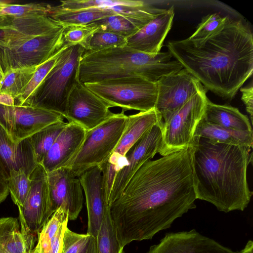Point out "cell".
<instances>
[{
    "label": "cell",
    "instance_id": "obj_1",
    "mask_svg": "<svg viewBox=\"0 0 253 253\" xmlns=\"http://www.w3.org/2000/svg\"><path fill=\"white\" fill-rule=\"evenodd\" d=\"M197 199L188 149L146 162L109 207L118 239H151L195 209Z\"/></svg>",
    "mask_w": 253,
    "mask_h": 253
},
{
    "label": "cell",
    "instance_id": "obj_2",
    "mask_svg": "<svg viewBox=\"0 0 253 253\" xmlns=\"http://www.w3.org/2000/svg\"><path fill=\"white\" fill-rule=\"evenodd\" d=\"M167 47L207 90L225 99H233L253 74V34L240 20L230 19L221 30L201 42L170 41Z\"/></svg>",
    "mask_w": 253,
    "mask_h": 253
},
{
    "label": "cell",
    "instance_id": "obj_3",
    "mask_svg": "<svg viewBox=\"0 0 253 253\" xmlns=\"http://www.w3.org/2000/svg\"><path fill=\"white\" fill-rule=\"evenodd\" d=\"M188 149L197 199L226 213L243 211L253 195L247 179L251 148L193 136Z\"/></svg>",
    "mask_w": 253,
    "mask_h": 253
},
{
    "label": "cell",
    "instance_id": "obj_4",
    "mask_svg": "<svg viewBox=\"0 0 253 253\" xmlns=\"http://www.w3.org/2000/svg\"><path fill=\"white\" fill-rule=\"evenodd\" d=\"M170 52L145 53L127 45L98 51L85 50L80 61L79 81L82 84L136 76L153 82L183 68Z\"/></svg>",
    "mask_w": 253,
    "mask_h": 253
},
{
    "label": "cell",
    "instance_id": "obj_5",
    "mask_svg": "<svg viewBox=\"0 0 253 253\" xmlns=\"http://www.w3.org/2000/svg\"><path fill=\"white\" fill-rule=\"evenodd\" d=\"M85 49L80 45H64L56 62L26 105L44 108L66 118L68 97L79 82L81 58Z\"/></svg>",
    "mask_w": 253,
    "mask_h": 253
},
{
    "label": "cell",
    "instance_id": "obj_6",
    "mask_svg": "<svg viewBox=\"0 0 253 253\" xmlns=\"http://www.w3.org/2000/svg\"><path fill=\"white\" fill-rule=\"evenodd\" d=\"M112 107L126 112L149 111L155 108L157 82L140 76H131L84 84Z\"/></svg>",
    "mask_w": 253,
    "mask_h": 253
},
{
    "label": "cell",
    "instance_id": "obj_7",
    "mask_svg": "<svg viewBox=\"0 0 253 253\" xmlns=\"http://www.w3.org/2000/svg\"><path fill=\"white\" fill-rule=\"evenodd\" d=\"M122 110L105 122L86 131L84 142L67 167L77 177L86 170L100 167L116 148L127 125L128 116Z\"/></svg>",
    "mask_w": 253,
    "mask_h": 253
},
{
    "label": "cell",
    "instance_id": "obj_8",
    "mask_svg": "<svg viewBox=\"0 0 253 253\" xmlns=\"http://www.w3.org/2000/svg\"><path fill=\"white\" fill-rule=\"evenodd\" d=\"M205 88L194 96L166 123L159 153L162 156L188 149L208 100Z\"/></svg>",
    "mask_w": 253,
    "mask_h": 253
},
{
    "label": "cell",
    "instance_id": "obj_9",
    "mask_svg": "<svg viewBox=\"0 0 253 253\" xmlns=\"http://www.w3.org/2000/svg\"><path fill=\"white\" fill-rule=\"evenodd\" d=\"M63 28L51 33L0 45V63L3 72L11 69L39 66L64 45Z\"/></svg>",
    "mask_w": 253,
    "mask_h": 253
},
{
    "label": "cell",
    "instance_id": "obj_10",
    "mask_svg": "<svg viewBox=\"0 0 253 253\" xmlns=\"http://www.w3.org/2000/svg\"><path fill=\"white\" fill-rule=\"evenodd\" d=\"M31 185L22 207H18L20 230L28 241L37 242L42 227L53 212L51 209L47 173L41 164L30 174Z\"/></svg>",
    "mask_w": 253,
    "mask_h": 253
},
{
    "label": "cell",
    "instance_id": "obj_11",
    "mask_svg": "<svg viewBox=\"0 0 253 253\" xmlns=\"http://www.w3.org/2000/svg\"><path fill=\"white\" fill-rule=\"evenodd\" d=\"M128 116L127 125L116 148L107 160L99 167L106 202L117 173L126 165V155L127 152L145 132L155 124L163 122L161 114L155 108Z\"/></svg>",
    "mask_w": 253,
    "mask_h": 253
},
{
    "label": "cell",
    "instance_id": "obj_12",
    "mask_svg": "<svg viewBox=\"0 0 253 253\" xmlns=\"http://www.w3.org/2000/svg\"><path fill=\"white\" fill-rule=\"evenodd\" d=\"M64 119L57 113L41 107L0 104V125L15 143L31 137L51 124L63 122Z\"/></svg>",
    "mask_w": 253,
    "mask_h": 253
},
{
    "label": "cell",
    "instance_id": "obj_13",
    "mask_svg": "<svg viewBox=\"0 0 253 253\" xmlns=\"http://www.w3.org/2000/svg\"><path fill=\"white\" fill-rule=\"evenodd\" d=\"M155 109L163 123L179 110L197 93L205 88L184 68L161 77L157 82Z\"/></svg>",
    "mask_w": 253,
    "mask_h": 253
},
{
    "label": "cell",
    "instance_id": "obj_14",
    "mask_svg": "<svg viewBox=\"0 0 253 253\" xmlns=\"http://www.w3.org/2000/svg\"><path fill=\"white\" fill-rule=\"evenodd\" d=\"M163 127V122L154 125L127 152L126 155V165L115 176L107 202L108 207L121 196L131 178L143 164L159 153Z\"/></svg>",
    "mask_w": 253,
    "mask_h": 253
},
{
    "label": "cell",
    "instance_id": "obj_15",
    "mask_svg": "<svg viewBox=\"0 0 253 253\" xmlns=\"http://www.w3.org/2000/svg\"><path fill=\"white\" fill-rule=\"evenodd\" d=\"M110 105L84 84L80 82L73 88L68 97L66 118L86 131L102 124L114 115Z\"/></svg>",
    "mask_w": 253,
    "mask_h": 253
},
{
    "label": "cell",
    "instance_id": "obj_16",
    "mask_svg": "<svg viewBox=\"0 0 253 253\" xmlns=\"http://www.w3.org/2000/svg\"><path fill=\"white\" fill-rule=\"evenodd\" d=\"M47 179L53 213L63 207L68 211L69 220H76L84 202L83 189L79 178L66 167L47 173Z\"/></svg>",
    "mask_w": 253,
    "mask_h": 253
},
{
    "label": "cell",
    "instance_id": "obj_17",
    "mask_svg": "<svg viewBox=\"0 0 253 253\" xmlns=\"http://www.w3.org/2000/svg\"><path fill=\"white\" fill-rule=\"evenodd\" d=\"M146 253H237L193 229L167 233Z\"/></svg>",
    "mask_w": 253,
    "mask_h": 253
},
{
    "label": "cell",
    "instance_id": "obj_18",
    "mask_svg": "<svg viewBox=\"0 0 253 253\" xmlns=\"http://www.w3.org/2000/svg\"><path fill=\"white\" fill-rule=\"evenodd\" d=\"M86 134L81 126L68 123L41 163L47 173L68 167L82 147Z\"/></svg>",
    "mask_w": 253,
    "mask_h": 253
},
{
    "label": "cell",
    "instance_id": "obj_19",
    "mask_svg": "<svg viewBox=\"0 0 253 253\" xmlns=\"http://www.w3.org/2000/svg\"><path fill=\"white\" fill-rule=\"evenodd\" d=\"M174 15L173 6L168 9H161L153 19L126 38V45L145 53L158 54L171 29Z\"/></svg>",
    "mask_w": 253,
    "mask_h": 253
},
{
    "label": "cell",
    "instance_id": "obj_20",
    "mask_svg": "<svg viewBox=\"0 0 253 253\" xmlns=\"http://www.w3.org/2000/svg\"><path fill=\"white\" fill-rule=\"evenodd\" d=\"M84 191L88 216L87 234L96 238L109 209L103 189L101 169L97 166L78 177Z\"/></svg>",
    "mask_w": 253,
    "mask_h": 253
},
{
    "label": "cell",
    "instance_id": "obj_21",
    "mask_svg": "<svg viewBox=\"0 0 253 253\" xmlns=\"http://www.w3.org/2000/svg\"><path fill=\"white\" fill-rule=\"evenodd\" d=\"M0 158L9 172L11 169H23L31 174L38 165L30 138L15 143L9 138L0 125Z\"/></svg>",
    "mask_w": 253,
    "mask_h": 253
},
{
    "label": "cell",
    "instance_id": "obj_22",
    "mask_svg": "<svg viewBox=\"0 0 253 253\" xmlns=\"http://www.w3.org/2000/svg\"><path fill=\"white\" fill-rule=\"evenodd\" d=\"M68 221L67 211L63 207L59 208L40 231L32 253H62Z\"/></svg>",
    "mask_w": 253,
    "mask_h": 253
},
{
    "label": "cell",
    "instance_id": "obj_23",
    "mask_svg": "<svg viewBox=\"0 0 253 253\" xmlns=\"http://www.w3.org/2000/svg\"><path fill=\"white\" fill-rule=\"evenodd\" d=\"M203 119L219 126L235 130L253 131L247 116L237 108L228 105H219L208 99Z\"/></svg>",
    "mask_w": 253,
    "mask_h": 253
},
{
    "label": "cell",
    "instance_id": "obj_24",
    "mask_svg": "<svg viewBox=\"0 0 253 253\" xmlns=\"http://www.w3.org/2000/svg\"><path fill=\"white\" fill-rule=\"evenodd\" d=\"M193 136L230 145L253 147V131H239L224 128L204 120L197 125Z\"/></svg>",
    "mask_w": 253,
    "mask_h": 253
},
{
    "label": "cell",
    "instance_id": "obj_25",
    "mask_svg": "<svg viewBox=\"0 0 253 253\" xmlns=\"http://www.w3.org/2000/svg\"><path fill=\"white\" fill-rule=\"evenodd\" d=\"M117 14L111 8L66 9L59 5L52 6L49 16L63 28L72 25H87L104 18Z\"/></svg>",
    "mask_w": 253,
    "mask_h": 253
},
{
    "label": "cell",
    "instance_id": "obj_26",
    "mask_svg": "<svg viewBox=\"0 0 253 253\" xmlns=\"http://www.w3.org/2000/svg\"><path fill=\"white\" fill-rule=\"evenodd\" d=\"M0 245L10 253H32L34 249L21 233L19 220L12 217L0 218Z\"/></svg>",
    "mask_w": 253,
    "mask_h": 253
},
{
    "label": "cell",
    "instance_id": "obj_27",
    "mask_svg": "<svg viewBox=\"0 0 253 253\" xmlns=\"http://www.w3.org/2000/svg\"><path fill=\"white\" fill-rule=\"evenodd\" d=\"M39 66L11 69L4 72L0 94L10 95L15 100L22 94Z\"/></svg>",
    "mask_w": 253,
    "mask_h": 253
},
{
    "label": "cell",
    "instance_id": "obj_28",
    "mask_svg": "<svg viewBox=\"0 0 253 253\" xmlns=\"http://www.w3.org/2000/svg\"><path fill=\"white\" fill-rule=\"evenodd\" d=\"M68 123L60 122L51 124L34 134L30 138L35 160L41 164Z\"/></svg>",
    "mask_w": 253,
    "mask_h": 253
},
{
    "label": "cell",
    "instance_id": "obj_29",
    "mask_svg": "<svg viewBox=\"0 0 253 253\" xmlns=\"http://www.w3.org/2000/svg\"><path fill=\"white\" fill-rule=\"evenodd\" d=\"M50 8L49 4L43 2L24 4L9 3L0 10V29L11 26L18 17L33 14L48 13Z\"/></svg>",
    "mask_w": 253,
    "mask_h": 253
},
{
    "label": "cell",
    "instance_id": "obj_30",
    "mask_svg": "<svg viewBox=\"0 0 253 253\" xmlns=\"http://www.w3.org/2000/svg\"><path fill=\"white\" fill-rule=\"evenodd\" d=\"M98 253H124L108 209L96 237Z\"/></svg>",
    "mask_w": 253,
    "mask_h": 253
},
{
    "label": "cell",
    "instance_id": "obj_31",
    "mask_svg": "<svg viewBox=\"0 0 253 253\" xmlns=\"http://www.w3.org/2000/svg\"><path fill=\"white\" fill-rule=\"evenodd\" d=\"M228 16H222L217 13L204 16L189 41L194 43L201 42L221 30L230 20Z\"/></svg>",
    "mask_w": 253,
    "mask_h": 253
},
{
    "label": "cell",
    "instance_id": "obj_32",
    "mask_svg": "<svg viewBox=\"0 0 253 253\" xmlns=\"http://www.w3.org/2000/svg\"><path fill=\"white\" fill-rule=\"evenodd\" d=\"M59 6L62 8L78 10L89 8L110 9L117 6H142L143 0H61Z\"/></svg>",
    "mask_w": 253,
    "mask_h": 253
},
{
    "label": "cell",
    "instance_id": "obj_33",
    "mask_svg": "<svg viewBox=\"0 0 253 253\" xmlns=\"http://www.w3.org/2000/svg\"><path fill=\"white\" fill-rule=\"evenodd\" d=\"M91 24L98 27V31L109 32L126 38L132 36L141 28L127 18L119 15L108 16Z\"/></svg>",
    "mask_w": 253,
    "mask_h": 253
},
{
    "label": "cell",
    "instance_id": "obj_34",
    "mask_svg": "<svg viewBox=\"0 0 253 253\" xmlns=\"http://www.w3.org/2000/svg\"><path fill=\"white\" fill-rule=\"evenodd\" d=\"M63 46L53 55L38 67L31 80L22 94L15 99V104L18 105H26L36 90L54 66Z\"/></svg>",
    "mask_w": 253,
    "mask_h": 253
},
{
    "label": "cell",
    "instance_id": "obj_35",
    "mask_svg": "<svg viewBox=\"0 0 253 253\" xmlns=\"http://www.w3.org/2000/svg\"><path fill=\"white\" fill-rule=\"evenodd\" d=\"M9 172V192L14 204L22 207L30 189L31 174L23 169H11Z\"/></svg>",
    "mask_w": 253,
    "mask_h": 253
},
{
    "label": "cell",
    "instance_id": "obj_36",
    "mask_svg": "<svg viewBox=\"0 0 253 253\" xmlns=\"http://www.w3.org/2000/svg\"><path fill=\"white\" fill-rule=\"evenodd\" d=\"M98 31V27L91 23L83 25H72L63 28L64 44L69 46L80 45L85 50L89 40Z\"/></svg>",
    "mask_w": 253,
    "mask_h": 253
},
{
    "label": "cell",
    "instance_id": "obj_37",
    "mask_svg": "<svg viewBox=\"0 0 253 253\" xmlns=\"http://www.w3.org/2000/svg\"><path fill=\"white\" fill-rule=\"evenodd\" d=\"M126 45V38L124 37L109 32L97 31L89 40L85 50L95 51Z\"/></svg>",
    "mask_w": 253,
    "mask_h": 253
},
{
    "label": "cell",
    "instance_id": "obj_38",
    "mask_svg": "<svg viewBox=\"0 0 253 253\" xmlns=\"http://www.w3.org/2000/svg\"><path fill=\"white\" fill-rule=\"evenodd\" d=\"M90 235L79 234L66 227L63 237L62 253H78L86 244Z\"/></svg>",
    "mask_w": 253,
    "mask_h": 253
},
{
    "label": "cell",
    "instance_id": "obj_39",
    "mask_svg": "<svg viewBox=\"0 0 253 253\" xmlns=\"http://www.w3.org/2000/svg\"><path fill=\"white\" fill-rule=\"evenodd\" d=\"M9 170L0 158V204L3 202L9 194Z\"/></svg>",
    "mask_w": 253,
    "mask_h": 253
},
{
    "label": "cell",
    "instance_id": "obj_40",
    "mask_svg": "<svg viewBox=\"0 0 253 253\" xmlns=\"http://www.w3.org/2000/svg\"><path fill=\"white\" fill-rule=\"evenodd\" d=\"M242 92L241 100L246 106L247 112L249 114L251 124L253 123V86L251 85L240 89Z\"/></svg>",
    "mask_w": 253,
    "mask_h": 253
},
{
    "label": "cell",
    "instance_id": "obj_41",
    "mask_svg": "<svg viewBox=\"0 0 253 253\" xmlns=\"http://www.w3.org/2000/svg\"><path fill=\"white\" fill-rule=\"evenodd\" d=\"M78 253H98L96 238L90 235L86 244Z\"/></svg>",
    "mask_w": 253,
    "mask_h": 253
},
{
    "label": "cell",
    "instance_id": "obj_42",
    "mask_svg": "<svg viewBox=\"0 0 253 253\" xmlns=\"http://www.w3.org/2000/svg\"><path fill=\"white\" fill-rule=\"evenodd\" d=\"M253 242L249 240L245 248L237 253H253Z\"/></svg>",
    "mask_w": 253,
    "mask_h": 253
},
{
    "label": "cell",
    "instance_id": "obj_43",
    "mask_svg": "<svg viewBox=\"0 0 253 253\" xmlns=\"http://www.w3.org/2000/svg\"><path fill=\"white\" fill-rule=\"evenodd\" d=\"M4 79V72L0 63V87L2 84Z\"/></svg>",
    "mask_w": 253,
    "mask_h": 253
},
{
    "label": "cell",
    "instance_id": "obj_44",
    "mask_svg": "<svg viewBox=\"0 0 253 253\" xmlns=\"http://www.w3.org/2000/svg\"><path fill=\"white\" fill-rule=\"evenodd\" d=\"M9 4L8 2L0 0V10L6 7Z\"/></svg>",
    "mask_w": 253,
    "mask_h": 253
},
{
    "label": "cell",
    "instance_id": "obj_45",
    "mask_svg": "<svg viewBox=\"0 0 253 253\" xmlns=\"http://www.w3.org/2000/svg\"><path fill=\"white\" fill-rule=\"evenodd\" d=\"M0 253H10L0 245Z\"/></svg>",
    "mask_w": 253,
    "mask_h": 253
}]
</instances>
